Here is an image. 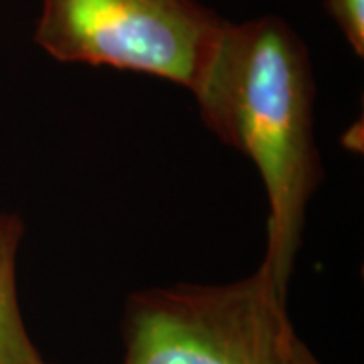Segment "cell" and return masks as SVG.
I'll list each match as a JSON object with an SVG mask.
<instances>
[{
    "label": "cell",
    "mask_w": 364,
    "mask_h": 364,
    "mask_svg": "<svg viewBox=\"0 0 364 364\" xmlns=\"http://www.w3.org/2000/svg\"><path fill=\"white\" fill-rule=\"evenodd\" d=\"M314 73L298 33L279 16L225 23L195 90L208 130L259 170L269 198L263 265L287 289L306 210L322 182L314 142Z\"/></svg>",
    "instance_id": "obj_1"
},
{
    "label": "cell",
    "mask_w": 364,
    "mask_h": 364,
    "mask_svg": "<svg viewBox=\"0 0 364 364\" xmlns=\"http://www.w3.org/2000/svg\"><path fill=\"white\" fill-rule=\"evenodd\" d=\"M122 364H322L259 263L231 284H174L128 298Z\"/></svg>",
    "instance_id": "obj_2"
},
{
    "label": "cell",
    "mask_w": 364,
    "mask_h": 364,
    "mask_svg": "<svg viewBox=\"0 0 364 364\" xmlns=\"http://www.w3.org/2000/svg\"><path fill=\"white\" fill-rule=\"evenodd\" d=\"M223 26L196 0H43L33 39L57 61L154 75L195 93Z\"/></svg>",
    "instance_id": "obj_3"
},
{
    "label": "cell",
    "mask_w": 364,
    "mask_h": 364,
    "mask_svg": "<svg viewBox=\"0 0 364 364\" xmlns=\"http://www.w3.org/2000/svg\"><path fill=\"white\" fill-rule=\"evenodd\" d=\"M25 223L0 213V364H45L26 332L16 294V257Z\"/></svg>",
    "instance_id": "obj_4"
},
{
    "label": "cell",
    "mask_w": 364,
    "mask_h": 364,
    "mask_svg": "<svg viewBox=\"0 0 364 364\" xmlns=\"http://www.w3.org/2000/svg\"><path fill=\"white\" fill-rule=\"evenodd\" d=\"M326 9L356 57H364V0H326Z\"/></svg>",
    "instance_id": "obj_5"
}]
</instances>
